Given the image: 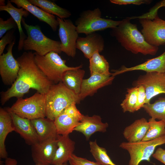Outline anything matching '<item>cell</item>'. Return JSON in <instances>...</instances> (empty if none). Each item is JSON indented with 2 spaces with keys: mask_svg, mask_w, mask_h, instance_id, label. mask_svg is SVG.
I'll use <instances>...</instances> for the list:
<instances>
[{
  "mask_svg": "<svg viewBox=\"0 0 165 165\" xmlns=\"http://www.w3.org/2000/svg\"><path fill=\"white\" fill-rule=\"evenodd\" d=\"M35 53L24 52L16 60L20 65L17 77L11 87L1 92V103L3 105L13 97L22 98L30 89L45 94L53 83L45 76L36 64Z\"/></svg>",
  "mask_w": 165,
  "mask_h": 165,
  "instance_id": "1",
  "label": "cell"
},
{
  "mask_svg": "<svg viewBox=\"0 0 165 165\" xmlns=\"http://www.w3.org/2000/svg\"><path fill=\"white\" fill-rule=\"evenodd\" d=\"M130 20L129 18L123 19L117 26L111 28V35L126 50L134 54L155 55L158 47L148 44L138 30L137 25L131 23Z\"/></svg>",
  "mask_w": 165,
  "mask_h": 165,
  "instance_id": "2",
  "label": "cell"
},
{
  "mask_svg": "<svg viewBox=\"0 0 165 165\" xmlns=\"http://www.w3.org/2000/svg\"><path fill=\"white\" fill-rule=\"evenodd\" d=\"M45 96L46 117L54 121L67 108L73 103L79 104L81 101L79 95L62 82L52 85Z\"/></svg>",
  "mask_w": 165,
  "mask_h": 165,
  "instance_id": "3",
  "label": "cell"
},
{
  "mask_svg": "<svg viewBox=\"0 0 165 165\" xmlns=\"http://www.w3.org/2000/svg\"><path fill=\"white\" fill-rule=\"evenodd\" d=\"M21 23L27 36L24 40L23 49L25 50H34L41 56L54 51L58 54L62 52L60 42L52 40L45 36L38 25H29L23 18Z\"/></svg>",
  "mask_w": 165,
  "mask_h": 165,
  "instance_id": "4",
  "label": "cell"
},
{
  "mask_svg": "<svg viewBox=\"0 0 165 165\" xmlns=\"http://www.w3.org/2000/svg\"><path fill=\"white\" fill-rule=\"evenodd\" d=\"M101 12L98 8L82 11L75 22L79 34L87 35L95 32L112 28L117 26L121 21H116L101 17Z\"/></svg>",
  "mask_w": 165,
  "mask_h": 165,
  "instance_id": "5",
  "label": "cell"
},
{
  "mask_svg": "<svg viewBox=\"0 0 165 165\" xmlns=\"http://www.w3.org/2000/svg\"><path fill=\"white\" fill-rule=\"evenodd\" d=\"M34 59L37 65L48 79L55 84L61 82L64 73L66 71L77 68L68 67L66 61L62 59L58 53L50 52L43 56L35 52Z\"/></svg>",
  "mask_w": 165,
  "mask_h": 165,
  "instance_id": "6",
  "label": "cell"
},
{
  "mask_svg": "<svg viewBox=\"0 0 165 165\" xmlns=\"http://www.w3.org/2000/svg\"><path fill=\"white\" fill-rule=\"evenodd\" d=\"M18 116L30 120L46 117L45 94L37 92L25 99L20 98L10 108L6 109Z\"/></svg>",
  "mask_w": 165,
  "mask_h": 165,
  "instance_id": "7",
  "label": "cell"
},
{
  "mask_svg": "<svg viewBox=\"0 0 165 165\" xmlns=\"http://www.w3.org/2000/svg\"><path fill=\"white\" fill-rule=\"evenodd\" d=\"M165 144V135L155 139L135 142H123L119 145L130 156L128 165H139L143 160L150 161V158L158 146Z\"/></svg>",
  "mask_w": 165,
  "mask_h": 165,
  "instance_id": "8",
  "label": "cell"
},
{
  "mask_svg": "<svg viewBox=\"0 0 165 165\" xmlns=\"http://www.w3.org/2000/svg\"><path fill=\"white\" fill-rule=\"evenodd\" d=\"M59 23L58 35L62 52L68 56L74 57L76 54V43L79 37L75 25L70 19L57 17Z\"/></svg>",
  "mask_w": 165,
  "mask_h": 165,
  "instance_id": "9",
  "label": "cell"
},
{
  "mask_svg": "<svg viewBox=\"0 0 165 165\" xmlns=\"http://www.w3.org/2000/svg\"><path fill=\"white\" fill-rule=\"evenodd\" d=\"M141 30L146 41L150 45L158 47L165 44V20L156 16L151 20L139 19Z\"/></svg>",
  "mask_w": 165,
  "mask_h": 165,
  "instance_id": "10",
  "label": "cell"
},
{
  "mask_svg": "<svg viewBox=\"0 0 165 165\" xmlns=\"http://www.w3.org/2000/svg\"><path fill=\"white\" fill-rule=\"evenodd\" d=\"M134 86H142L146 95L145 104L150 103L151 99L161 94H165V73L147 72L141 75L134 82Z\"/></svg>",
  "mask_w": 165,
  "mask_h": 165,
  "instance_id": "11",
  "label": "cell"
},
{
  "mask_svg": "<svg viewBox=\"0 0 165 165\" xmlns=\"http://www.w3.org/2000/svg\"><path fill=\"white\" fill-rule=\"evenodd\" d=\"M15 42V39L8 46L7 53L0 55V75L3 83L6 85H13L20 69V64L12 53Z\"/></svg>",
  "mask_w": 165,
  "mask_h": 165,
  "instance_id": "12",
  "label": "cell"
},
{
  "mask_svg": "<svg viewBox=\"0 0 165 165\" xmlns=\"http://www.w3.org/2000/svg\"><path fill=\"white\" fill-rule=\"evenodd\" d=\"M73 103L65 109L54 121L59 135H68L74 131L83 115Z\"/></svg>",
  "mask_w": 165,
  "mask_h": 165,
  "instance_id": "13",
  "label": "cell"
},
{
  "mask_svg": "<svg viewBox=\"0 0 165 165\" xmlns=\"http://www.w3.org/2000/svg\"><path fill=\"white\" fill-rule=\"evenodd\" d=\"M57 148V139L39 141L31 145V156L35 165H51Z\"/></svg>",
  "mask_w": 165,
  "mask_h": 165,
  "instance_id": "14",
  "label": "cell"
},
{
  "mask_svg": "<svg viewBox=\"0 0 165 165\" xmlns=\"http://www.w3.org/2000/svg\"><path fill=\"white\" fill-rule=\"evenodd\" d=\"M114 76L112 75L93 74L83 79L79 97L80 100L93 96L99 89L112 84Z\"/></svg>",
  "mask_w": 165,
  "mask_h": 165,
  "instance_id": "15",
  "label": "cell"
},
{
  "mask_svg": "<svg viewBox=\"0 0 165 165\" xmlns=\"http://www.w3.org/2000/svg\"><path fill=\"white\" fill-rule=\"evenodd\" d=\"M104 46L103 37L95 32L86 35L85 37H79L76 43V49L81 50L84 57L88 59L96 52H102Z\"/></svg>",
  "mask_w": 165,
  "mask_h": 165,
  "instance_id": "16",
  "label": "cell"
},
{
  "mask_svg": "<svg viewBox=\"0 0 165 165\" xmlns=\"http://www.w3.org/2000/svg\"><path fill=\"white\" fill-rule=\"evenodd\" d=\"M8 111L11 116L15 131L20 135L27 144L32 145L39 141L31 120L21 117L12 112Z\"/></svg>",
  "mask_w": 165,
  "mask_h": 165,
  "instance_id": "17",
  "label": "cell"
},
{
  "mask_svg": "<svg viewBox=\"0 0 165 165\" xmlns=\"http://www.w3.org/2000/svg\"><path fill=\"white\" fill-rule=\"evenodd\" d=\"M108 126L107 123L102 122L101 118L98 115H94L91 116L83 115L80 123L74 129L76 131L82 133L87 140L96 132H105Z\"/></svg>",
  "mask_w": 165,
  "mask_h": 165,
  "instance_id": "18",
  "label": "cell"
},
{
  "mask_svg": "<svg viewBox=\"0 0 165 165\" xmlns=\"http://www.w3.org/2000/svg\"><path fill=\"white\" fill-rule=\"evenodd\" d=\"M142 70L147 72H156L165 73V51L160 56L148 59L141 64L134 67L127 68L123 66L119 70H114L112 73L113 76L128 72Z\"/></svg>",
  "mask_w": 165,
  "mask_h": 165,
  "instance_id": "19",
  "label": "cell"
},
{
  "mask_svg": "<svg viewBox=\"0 0 165 165\" xmlns=\"http://www.w3.org/2000/svg\"><path fill=\"white\" fill-rule=\"evenodd\" d=\"M75 142L68 135H59L57 138V148L51 165H62L68 162L75 149Z\"/></svg>",
  "mask_w": 165,
  "mask_h": 165,
  "instance_id": "20",
  "label": "cell"
},
{
  "mask_svg": "<svg viewBox=\"0 0 165 165\" xmlns=\"http://www.w3.org/2000/svg\"><path fill=\"white\" fill-rule=\"evenodd\" d=\"M18 7L23 8L37 17L40 21L48 24L53 31H56L59 23L55 16L31 4L28 0H11Z\"/></svg>",
  "mask_w": 165,
  "mask_h": 165,
  "instance_id": "21",
  "label": "cell"
},
{
  "mask_svg": "<svg viewBox=\"0 0 165 165\" xmlns=\"http://www.w3.org/2000/svg\"><path fill=\"white\" fill-rule=\"evenodd\" d=\"M37 134L39 141L57 138L59 135L54 121L47 118L31 120Z\"/></svg>",
  "mask_w": 165,
  "mask_h": 165,
  "instance_id": "22",
  "label": "cell"
},
{
  "mask_svg": "<svg viewBox=\"0 0 165 165\" xmlns=\"http://www.w3.org/2000/svg\"><path fill=\"white\" fill-rule=\"evenodd\" d=\"M148 127V122L145 118L137 119L125 128L123 132V137L129 142L141 141L145 137Z\"/></svg>",
  "mask_w": 165,
  "mask_h": 165,
  "instance_id": "23",
  "label": "cell"
},
{
  "mask_svg": "<svg viewBox=\"0 0 165 165\" xmlns=\"http://www.w3.org/2000/svg\"><path fill=\"white\" fill-rule=\"evenodd\" d=\"M15 131L11 115L6 109L0 108V157L1 159L7 158L5 141L8 134Z\"/></svg>",
  "mask_w": 165,
  "mask_h": 165,
  "instance_id": "24",
  "label": "cell"
},
{
  "mask_svg": "<svg viewBox=\"0 0 165 165\" xmlns=\"http://www.w3.org/2000/svg\"><path fill=\"white\" fill-rule=\"evenodd\" d=\"M0 11L8 12L16 23L20 34L18 49L19 51L22 50L23 49L24 42L27 36L22 29L21 23L22 17H27L29 15V13L23 8H18L15 7L9 0L8 1L6 6H0Z\"/></svg>",
  "mask_w": 165,
  "mask_h": 165,
  "instance_id": "25",
  "label": "cell"
},
{
  "mask_svg": "<svg viewBox=\"0 0 165 165\" xmlns=\"http://www.w3.org/2000/svg\"><path fill=\"white\" fill-rule=\"evenodd\" d=\"M82 65L65 71L63 74L61 82L68 89L79 95L85 75V71L81 69Z\"/></svg>",
  "mask_w": 165,
  "mask_h": 165,
  "instance_id": "26",
  "label": "cell"
},
{
  "mask_svg": "<svg viewBox=\"0 0 165 165\" xmlns=\"http://www.w3.org/2000/svg\"><path fill=\"white\" fill-rule=\"evenodd\" d=\"M32 5L36 6L46 13L55 15L61 18L64 19L71 15L67 9L61 7L54 2L47 0H28Z\"/></svg>",
  "mask_w": 165,
  "mask_h": 165,
  "instance_id": "27",
  "label": "cell"
},
{
  "mask_svg": "<svg viewBox=\"0 0 165 165\" xmlns=\"http://www.w3.org/2000/svg\"><path fill=\"white\" fill-rule=\"evenodd\" d=\"M98 51L95 52L89 59V69L90 75L98 74L112 75L109 71L108 63Z\"/></svg>",
  "mask_w": 165,
  "mask_h": 165,
  "instance_id": "28",
  "label": "cell"
},
{
  "mask_svg": "<svg viewBox=\"0 0 165 165\" xmlns=\"http://www.w3.org/2000/svg\"><path fill=\"white\" fill-rule=\"evenodd\" d=\"M143 108L151 118L165 121V97H160L153 103L145 104Z\"/></svg>",
  "mask_w": 165,
  "mask_h": 165,
  "instance_id": "29",
  "label": "cell"
},
{
  "mask_svg": "<svg viewBox=\"0 0 165 165\" xmlns=\"http://www.w3.org/2000/svg\"><path fill=\"white\" fill-rule=\"evenodd\" d=\"M149 127L146 134L142 141L152 140L165 135V121H157L153 118L148 121Z\"/></svg>",
  "mask_w": 165,
  "mask_h": 165,
  "instance_id": "30",
  "label": "cell"
},
{
  "mask_svg": "<svg viewBox=\"0 0 165 165\" xmlns=\"http://www.w3.org/2000/svg\"><path fill=\"white\" fill-rule=\"evenodd\" d=\"M90 151L97 162L100 165H117L112 160L106 149L99 146L96 140L89 142Z\"/></svg>",
  "mask_w": 165,
  "mask_h": 165,
  "instance_id": "31",
  "label": "cell"
},
{
  "mask_svg": "<svg viewBox=\"0 0 165 165\" xmlns=\"http://www.w3.org/2000/svg\"><path fill=\"white\" fill-rule=\"evenodd\" d=\"M138 91L137 86L127 89L125 98L120 104L124 112H128L133 113L136 112Z\"/></svg>",
  "mask_w": 165,
  "mask_h": 165,
  "instance_id": "32",
  "label": "cell"
},
{
  "mask_svg": "<svg viewBox=\"0 0 165 165\" xmlns=\"http://www.w3.org/2000/svg\"><path fill=\"white\" fill-rule=\"evenodd\" d=\"M17 25L12 17H10L6 20L0 18V38L8 31L13 29H16Z\"/></svg>",
  "mask_w": 165,
  "mask_h": 165,
  "instance_id": "33",
  "label": "cell"
},
{
  "mask_svg": "<svg viewBox=\"0 0 165 165\" xmlns=\"http://www.w3.org/2000/svg\"><path fill=\"white\" fill-rule=\"evenodd\" d=\"M165 7V0H163L157 3L153 7L148 13H145L141 16H133L132 19L138 18L148 19L151 20H153L157 16V11L160 8Z\"/></svg>",
  "mask_w": 165,
  "mask_h": 165,
  "instance_id": "34",
  "label": "cell"
},
{
  "mask_svg": "<svg viewBox=\"0 0 165 165\" xmlns=\"http://www.w3.org/2000/svg\"><path fill=\"white\" fill-rule=\"evenodd\" d=\"M14 31V30L9 31L1 38L0 40V55L3 53L6 45L9 44L15 39L13 35Z\"/></svg>",
  "mask_w": 165,
  "mask_h": 165,
  "instance_id": "35",
  "label": "cell"
},
{
  "mask_svg": "<svg viewBox=\"0 0 165 165\" xmlns=\"http://www.w3.org/2000/svg\"><path fill=\"white\" fill-rule=\"evenodd\" d=\"M68 162L70 165H100L96 162L78 157L73 154L71 156Z\"/></svg>",
  "mask_w": 165,
  "mask_h": 165,
  "instance_id": "36",
  "label": "cell"
},
{
  "mask_svg": "<svg viewBox=\"0 0 165 165\" xmlns=\"http://www.w3.org/2000/svg\"><path fill=\"white\" fill-rule=\"evenodd\" d=\"M138 86L137 102L135 107V111H137L143 108L145 104L146 95L145 90L141 86Z\"/></svg>",
  "mask_w": 165,
  "mask_h": 165,
  "instance_id": "37",
  "label": "cell"
},
{
  "mask_svg": "<svg viewBox=\"0 0 165 165\" xmlns=\"http://www.w3.org/2000/svg\"><path fill=\"white\" fill-rule=\"evenodd\" d=\"M110 2L112 3L119 5H127L133 4L140 5L141 4H149L152 2L149 0H110Z\"/></svg>",
  "mask_w": 165,
  "mask_h": 165,
  "instance_id": "38",
  "label": "cell"
},
{
  "mask_svg": "<svg viewBox=\"0 0 165 165\" xmlns=\"http://www.w3.org/2000/svg\"><path fill=\"white\" fill-rule=\"evenodd\" d=\"M152 156L165 165V149L161 147L158 148Z\"/></svg>",
  "mask_w": 165,
  "mask_h": 165,
  "instance_id": "39",
  "label": "cell"
},
{
  "mask_svg": "<svg viewBox=\"0 0 165 165\" xmlns=\"http://www.w3.org/2000/svg\"><path fill=\"white\" fill-rule=\"evenodd\" d=\"M17 163V161L15 159L8 157L6 159L5 164L6 165H16Z\"/></svg>",
  "mask_w": 165,
  "mask_h": 165,
  "instance_id": "40",
  "label": "cell"
},
{
  "mask_svg": "<svg viewBox=\"0 0 165 165\" xmlns=\"http://www.w3.org/2000/svg\"><path fill=\"white\" fill-rule=\"evenodd\" d=\"M5 0H1L0 1V6H6L5 4Z\"/></svg>",
  "mask_w": 165,
  "mask_h": 165,
  "instance_id": "41",
  "label": "cell"
},
{
  "mask_svg": "<svg viewBox=\"0 0 165 165\" xmlns=\"http://www.w3.org/2000/svg\"><path fill=\"white\" fill-rule=\"evenodd\" d=\"M0 165H6V164H3L2 163V161H0Z\"/></svg>",
  "mask_w": 165,
  "mask_h": 165,
  "instance_id": "42",
  "label": "cell"
},
{
  "mask_svg": "<svg viewBox=\"0 0 165 165\" xmlns=\"http://www.w3.org/2000/svg\"><path fill=\"white\" fill-rule=\"evenodd\" d=\"M62 165H67V163H65L62 164Z\"/></svg>",
  "mask_w": 165,
  "mask_h": 165,
  "instance_id": "43",
  "label": "cell"
}]
</instances>
